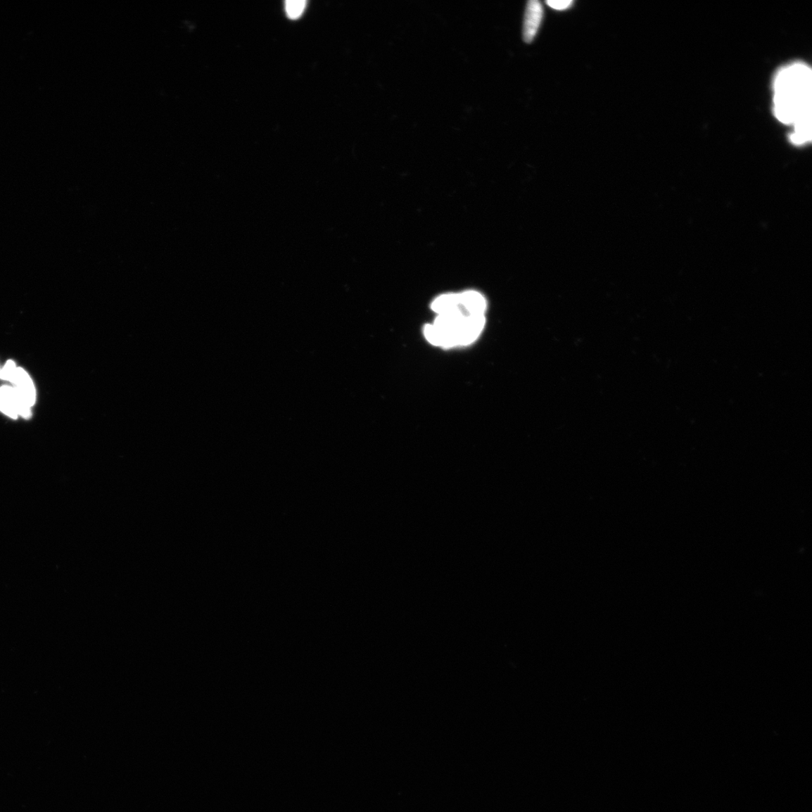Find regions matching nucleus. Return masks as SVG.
<instances>
[{"instance_id":"nucleus-1","label":"nucleus","mask_w":812,"mask_h":812,"mask_svg":"<svg viewBox=\"0 0 812 812\" xmlns=\"http://www.w3.org/2000/svg\"><path fill=\"white\" fill-rule=\"evenodd\" d=\"M811 71L804 63L787 65L776 75L774 113L778 120L794 127L791 139L804 145L811 139Z\"/></svg>"},{"instance_id":"nucleus-2","label":"nucleus","mask_w":812,"mask_h":812,"mask_svg":"<svg viewBox=\"0 0 812 812\" xmlns=\"http://www.w3.org/2000/svg\"><path fill=\"white\" fill-rule=\"evenodd\" d=\"M543 15V6L540 1L530 0L528 2L523 27V39L526 43L531 44L534 40L540 27Z\"/></svg>"},{"instance_id":"nucleus-3","label":"nucleus","mask_w":812,"mask_h":812,"mask_svg":"<svg viewBox=\"0 0 812 812\" xmlns=\"http://www.w3.org/2000/svg\"><path fill=\"white\" fill-rule=\"evenodd\" d=\"M9 381L13 383L18 396L32 407L36 402L37 391L28 373L23 368L17 367Z\"/></svg>"},{"instance_id":"nucleus-4","label":"nucleus","mask_w":812,"mask_h":812,"mask_svg":"<svg viewBox=\"0 0 812 812\" xmlns=\"http://www.w3.org/2000/svg\"><path fill=\"white\" fill-rule=\"evenodd\" d=\"M486 324L484 315H469L465 317L459 345H467L476 341Z\"/></svg>"},{"instance_id":"nucleus-5","label":"nucleus","mask_w":812,"mask_h":812,"mask_svg":"<svg viewBox=\"0 0 812 812\" xmlns=\"http://www.w3.org/2000/svg\"><path fill=\"white\" fill-rule=\"evenodd\" d=\"M459 308L467 315H484L487 303L481 293L469 291L459 294Z\"/></svg>"},{"instance_id":"nucleus-6","label":"nucleus","mask_w":812,"mask_h":812,"mask_svg":"<svg viewBox=\"0 0 812 812\" xmlns=\"http://www.w3.org/2000/svg\"><path fill=\"white\" fill-rule=\"evenodd\" d=\"M0 412L13 419H17L18 414V400L13 387L0 388Z\"/></svg>"},{"instance_id":"nucleus-7","label":"nucleus","mask_w":812,"mask_h":812,"mask_svg":"<svg viewBox=\"0 0 812 812\" xmlns=\"http://www.w3.org/2000/svg\"><path fill=\"white\" fill-rule=\"evenodd\" d=\"M459 305V294L448 293L438 296L433 302L431 308L438 315H441L457 310Z\"/></svg>"},{"instance_id":"nucleus-8","label":"nucleus","mask_w":812,"mask_h":812,"mask_svg":"<svg viewBox=\"0 0 812 812\" xmlns=\"http://www.w3.org/2000/svg\"><path fill=\"white\" fill-rule=\"evenodd\" d=\"M305 5V0H288L285 3V9L289 18L296 19L303 14Z\"/></svg>"},{"instance_id":"nucleus-9","label":"nucleus","mask_w":812,"mask_h":812,"mask_svg":"<svg viewBox=\"0 0 812 812\" xmlns=\"http://www.w3.org/2000/svg\"><path fill=\"white\" fill-rule=\"evenodd\" d=\"M16 369L17 367L13 360L7 361L5 366L0 369V379L9 381Z\"/></svg>"},{"instance_id":"nucleus-10","label":"nucleus","mask_w":812,"mask_h":812,"mask_svg":"<svg viewBox=\"0 0 812 812\" xmlns=\"http://www.w3.org/2000/svg\"><path fill=\"white\" fill-rule=\"evenodd\" d=\"M573 0H550L546 4L548 6L559 11L566 10L573 4Z\"/></svg>"},{"instance_id":"nucleus-11","label":"nucleus","mask_w":812,"mask_h":812,"mask_svg":"<svg viewBox=\"0 0 812 812\" xmlns=\"http://www.w3.org/2000/svg\"><path fill=\"white\" fill-rule=\"evenodd\" d=\"M0 369H1V368H0Z\"/></svg>"}]
</instances>
